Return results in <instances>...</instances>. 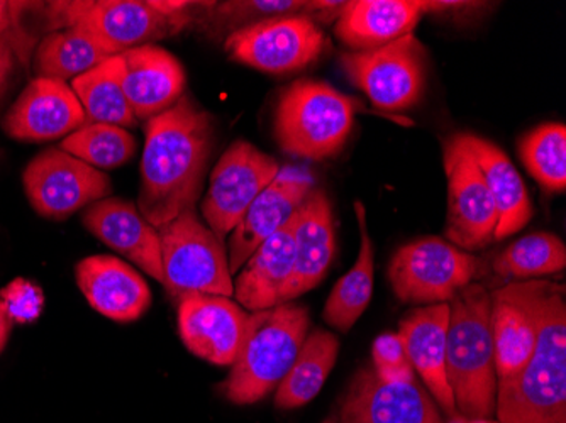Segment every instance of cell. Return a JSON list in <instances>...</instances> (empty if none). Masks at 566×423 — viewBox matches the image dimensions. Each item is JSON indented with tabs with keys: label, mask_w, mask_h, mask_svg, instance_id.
<instances>
[{
	"label": "cell",
	"mask_w": 566,
	"mask_h": 423,
	"mask_svg": "<svg viewBox=\"0 0 566 423\" xmlns=\"http://www.w3.org/2000/svg\"><path fill=\"white\" fill-rule=\"evenodd\" d=\"M120 84L138 120H149L184 97L186 70L171 53L157 44L133 47L117 55Z\"/></svg>",
	"instance_id": "d6986e66"
},
{
	"label": "cell",
	"mask_w": 566,
	"mask_h": 423,
	"mask_svg": "<svg viewBox=\"0 0 566 423\" xmlns=\"http://www.w3.org/2000/svg\"><path fill=\"white\" fill-rule=\"evenodd\" d=\"M145 136L138 209L153 228L161 229L196 205L214 124L184 95L174 107L146 120Z\"/></svg>",
	"instance_id": "6da1fadb"
},
{
	"label": "cell",
	"mask_w": 566,
	"mask_h": 423,
	"mask_svg": "<svg viewBox=\"0 0 566 423\" xmlns=\"http://www.w3.org/2000/svg\"><path fill=\"white\" fill-rule=\"evenodd\" d=\"M275 158L248 141H237L226 149L216 165L202 215L208 228L224 240L250 209L254 199L279 177Z\"/></svg>",
	"instance_id": "7c38bea8"
},
{
	"label": "cell",
	"mask_w": 566,
	"mask_h": 423,
	"mask_svg": "<svg viewBox=\"0 0 566 423\" xmlns=\"http://www.w3.org/2000/svg\"><path fill=\"white\" fill-rule=\"evenodd\" d=\"M109 59H113L109 51L88 31L73 25L41 41L34 55V72L43 78L73 81Z\"/></svg>",
	"instance_id": "f1b7e54d"
},
{
	"label": "cell",
	"mask_w": 566,
	"mask_h": 423,
	"mask_svg": "<svg viewBox=\"0 0 566 423\" xmlns=\"http://www.w3.org/2000/svg\"><path fill=\"white\" fill-rule=\"evenodd\" d=\"M339 423H443V416L416 381L385 383L374 368H364L343 394Z\"/></svg>",
	"instance_id": "2e32d148"
},
{
	"label": "cell",
	"mask_w": 566,
	"mask_h": 423,
	"mask_svg": "<svg viewBox=\"0 0 566 423\" xmlns=\"http://www.w3.org/2000/svg\"><path fill=\"white\" fill-rule=\"evenodd\" d=\"M12 322L6 314L4 305L0 302V352L4 351L6 343L9 340V334H11Z\"/></svg>",
	"instance_id": "ab89813d"
},
{
	"label": "cell",
	"mask_w": 566,
	"mask_h": 423,
	"mask_svg": "<svg viewBox=\"0 0 566 423\" xmlns=\"http://www.w3.org/2000/svg\"><path fill=\"white\" fill-rule=\"evenodd\" d=\"M85 124L84 107L66 82L36 76L6 114L2 129L18 141L43 142L66 138Z\"/></svg>",
	"instance_id": "e0dca14e"
},
{
	"label": "cell",
	"mask_w": 566,
	"mask_h": 423,
	"mask_svg": "<svg viewBox=\"0 0 566 423\" xmlns=\"http://www.w3.org/2000/svg\"><path fill=\"white\" fill-rule=\"evenodd\" d=\"M308 329L307 307L294 302L251 311L240 352L222 383L226 399L234 405L266 399L287 377Z\"/></svg>",
	"instance_id": "277c9868"
},
{
	"label": "cell",
	"mask_w": 566,
	"mask_h": 423,
	"mask_svg": "<svg viewBox=\"0 0 566 423\" xmlns=\"http://www.w3.org/2000/svg\"><path fill=\"white\" fill-rule=\"evenodd\" d=\"M0 302L12 324H31L40 319L44 310L41 286L25 278H15L0 289Z\"/></svg>",
	"instance_id": "d590c367"
},
{
	"label": "cell",
	"mask_w": 566,
	"mask_h": 423,
	"mask_svg": "<svg viewBox=\"0 0 566 423\" xmlns=\"http://www.w3.org/2000/svg\"><path fill=\"white\" fill-rule=\"evenodd\" d=\"M424 15V0H352L343 6L334 34L353 53L377 50L412 33Z\"/></svg>",
	"instance_id": "cb8c5ba5"
},
{
	"label": "cell",
	"mask_w": 566,
	"mask_h": 423,
	"mask_svg": "<svg viewBox=\"0 0 566 423\" xmlns=\"http://www.w3.org/2000/svg\"><path fill=\"white\" fill-rule=\"evenodd\" d=\"M444 173L448 180V243L473 253L494 241L499 212L486 187L482 171L469 152L461 148L457 136L444 141Z\"/></svg>",
	"instance_id": "4fadbf2b"
},
{
	"label": "cell",
	"mask_w": 566,
	"mask_h": 423,
	"mask_svg": "<svg viewBox=\"0 0 566 423\" xmlns=\"http://www.w3.org/2000/svg\"><path fill=\"white\" fill-rule=\"evenodd\" d=\"M499 423H566V292L545 279L537 337L516 377L499 381Z\"/></svg>",
	"instance_id": "7a4b0ae2"
},
{
	"label": "cell",
	"mask_w": 566,
	"mask_h": 423,
	"mask_svg": "<svg viewBox=\"0 0 566 423\" xmlns=\"http://www.w3.org/2000/svg\"><path fill=\"white\" fill-rule=\"evenodd\" d=\"M543 288L545 279H527L507 283L491 294L497 383L516 377L533 355Z\"/></svg>",
	"instance_id": "5bb4252c"
},
{
	"label": "cell",
	"mask_w": 566,
	"mask_h": 423,
	"mask_svg": "<svg viewBox=\"0 0 566 423\" xmlns=\"http://www.w3.org/2000/svg\"><path fill=\"white\" fill-rule=\"evenodd\" d=\"M450 304L426 305L403 315L397 336L402 340L407 358L421 377L434 402L457 416L453 393L447 378V332Z\"/></svg>",
	"instance_id": "7402d4cb"
},
{
	"label": "cell",
	"mask_w": 566,
	"mask_h": 423,
	"mask_svg": "<svg viewBox=\"0 0 566 423\" xmlns=\"http://www.w3.org/2000/svg\"><path fill=\"white\" fill-rule=\"evenodd\" d=\"M28 2H6L0 0V40H9L12 30L18 31L19 14L30 8ZM12 44V43H11Z\"/></svg>",
	"instance_id": "74e56055"
},
{
	"label": "cell",
	"mask_w": 566,
	"mask_h": 423,
	"mask_svg": "<svg viewBox=\"0 0 566 423\" xmlns=\"http://www.w3.org/2000/svg\"><path fill=\"white\" fill-rule=\"evenodd\" d=\"M326 43V36L314 19L282 15L234 31L226 38L224 47L237 62L282 75L316 62Z\"/></svg>",
	"instance_id": "8fae6325"
},
{
	"label": "cell",
	"mask_w": 566,
	"mask_h": 423,
	"mask_svg": "<svg viewBox=\"0 0 566 423\" xmlns=\"http://www.w3.org/2000/svg\"><path fill=\"white\" fill-rule=\"evenodd\" d=\"M70 87L84 107L87 124H111L124 129L138 126V119L120 84V63L117 56L76 76Z\"/></svg>",
	"instance_id": "f546056e"
},
{
	"label": "cell",
	"mask_w": 566,
	"mask_h": 423,
	"mask_svg": "<svg viewBox=\"0 0 566 423\" xmlns=\"http://www.w3.org/2000/svg\"><path fill=\"white\" fill-rule=\"evenodd\" d=\"M345 2H305V0H253V2H208L209 24L212 31L243 30L248 25L266 19L282 18V15H307L314 21L329 22L331 19H338ZM228 34V36H229Z\"/></svg>",
	"instance_id": "4dcf8cb0"
},
{
	"label": "cell",
	"mask_w": 566,
	"mask_h": 423,
	"mask_svg": "<svg viewBox=\"0 0 566 423\" xmlns=\"http://www.w3.org/2000/svg\"><path fill=\"white\" fill-rule=\"evenodd\" d=\"M22 183L33 209L51 221H65L113 193L104 171L59 148L46 149L31 160Z\"/></svg>",
	"instance_id": "30bf717a"
},
{
	"label": "cell",
	"mask_w": 566,
	"mask_h": 423,
	"mask_svg": "<svg viewBox=\"0 0 566 423\" xmlns=\"http://www.w3.org/2000/svg\"><path fill=\"white\" fill-rule=\"evenodd\" d=\"M339 355V340L323 329L308 330L287 377L276 388L275 406L294 410L316 399Z\"/></svg>",
	"instance_id": "83f0119b"
},
{
	"label": "cell",
	"mask_w": 566,
	"mask_h": 423,
	"mask_svg": "<svg viewBox=\"0 0 566 423\" xmlns=\"http://www.w3.org/2000/svg\"><path fill=\"white\" fill-rule=\"evenodd\" d=\"M339 63L377 109H410L424 94L428 56L415 33L377 50L343 53Z\"/></svg>",
	"instance_id": "9c48e42d"
},
{
	"label": "cell",
	"mask_w": 566,
	"mask_h": 423,
	"mask_svg": "<svg viewBox=\"0 0 566 423\" xmlns=\"http://www.w3.org/2000/svg\"><path fill=\"white\" fill-rule=\"evenodd\" d=\"M447 378L457 412L465 419H489L495 412L497 373L491 329V294L470 283L450 300Z\"/></svg>",
	"instance_id": "3957f363"
},
{
	"label": "cell",
	"mask_w": 566,
	"mask_h": 423,
	"mask_svg": "<svg viewBox=\"0 0 566 423\" xmlns=\"http://www.w3.org/2000/svg\"><path fill=\"white\" fill-rule=\"evenodd\" d=\"M15 68V50L11 41L0 40V95L4 94Z\"/></svg>",
	"instance_id": "f35d334b"
},
{
	"label": "cell",
	"mask_w": 566,
	"mask_h": 423,
	"mask_svg": "<svg viewBox=\"0 0 566 423\" xmlns=\"http://www.w3.org/2000/svg\"><path fill=\"white\" fill-rule=\"evenodd\" d=\"M295 219L254 251L237 273L234 297L247 311L266 310L283 304L295 266Z\"/></svg>",
	"instance_id": "d4e9b609"
},
{
	"label": "cell",
	"mask_w": 566,
	"mask_h": 423,
	"mask_svg": "<svg viewBox=\"0 0 566 423\" xmlns=\"http://www.w3.org/2000/svg\"><path fill=\"white\" fill-rule=\"evenodd\" d=\"M355 212L361 232L359 254L353 268L331 289L323 311L324 320L342 332H348L358 322L359 317L370 305L374 294V244L368 235L367 209L359 200L355 202Z\"/></svg>",
	"instance_id": "4316f807"
},
{
	"label": "cell",
	"mask_w": 566,
	"mask_h": 423,
	"mask_svg": "<svg viewBox=\"0 0 566 423\" xmlns=\"http://www.w3.org/2000/svg\"><path fill=\"white\" fill-rule=\"evenodd\" d=\"M483 275V261L441 237H422L400 247L389 264L394 294L403 304H450Z\"/></svg>",
	"instance_id": "ba28073f"
},
{
	"label": "cell",
	"mask_w": 566,
	"mask_h": 423,
	"mask_svg": "<svg viewBox=\"0 0 566 423\" xmlns=\"http://www.w3.org/2000/svg\"><path fill=\"white\" fill-rule=\"evenodd\" d=\"M190 12L167 14L155 2L142 0H94V2H51V30L84 28L102 46L117 56L133 47L146 46L186 30Z\"/></svg>",
	"instance_id": "8992f818"
},
{
	"label": "cell",
	"mask_w": 566,
	"mask_h": 423,
	"mask_svg": "<svg viewBox=\"0 0 566 423\" xmlns=\"http://www.w3.org/2000/svg\"><path fill=\"white\" fill-rule=\"evenodd\" d=\"M355 116V98L324 82L304 78L280 95L273 130L282 151L323 161L345 148Z\"/></svg>",
	"instance_id": "5b68a950"
},
{
	"label": "cell",
	"mask_w": 566,
	"mask_h": 423,
	"mask_svg": "<svg viewBox=\"0 0 566 423\" xmlns=\"http://www.w3.org/2000/svg\"><path fill=\"white\" fill-rule=\"evenodd\" d=\"M458 142L469 152L485 178L499 212L494 241L505 240L526 228L533 218V203L524 187L523 178L509 160L507 155L489 139L472 133H458Z\"/></svg>",
	"instance_id": "484cf974"
},
{
	"label": "cell",
	"mask_w": 566,
	"mask_h": 423,
	"mask_svg": "<svg viewBox=\"0 0 566 423\" xmlns=\"http://www.w3.org/2000/svg\"><path fill=\"white\" fill-rule=\"evenodd\" d=\"M250 311L231 297L189 294L178 298V330L197 358L231 366L240 352Z\"/></svg>",
	"instance_id": "9a60e30c"
},
{
	"label": "cell",
	"mask_w": 566,
	"mask_h": 423,
	"mask_svg": "<svg viewBox=\"0 0 566 423\" xmlns=\"http://www.w3.org/2000/svg\"><path fill=\"white\" fill-rule=\"evenodd\" d=\"M164 286L178 300L184 295L233 297V275L222 240L189 209L158 229Z\"/></svg>",
	"instance_id": "52a82bcc"
},
{
	"label": "cell",
	"mask_w": 566,
	"mask_h": 423,
	"mask_svg": "<svg viewBox=\"0 0 566 423\" xmlns=\"http://www.w3.org/2000/svg\"><path fill=\"white\" fill-rule=\"evenodd\" d=\"M76 285L98 314L116 322L142 319L151 307V289L133 268L107 254L85 257L75 266Z\"/></svg>",
	"instance_id": "44dd1931"
},
{
	"label": "cell",
	"mask_w": 566,
	"mask_h": 423,
	"mask_svg": "<svg viewBox=\"0 0 566 423\" xmlns=\"http://www.w3.org/2000/svg\"><path fill=\"white\" fill-rule=\"evenodd\" d=\"M314 189L307 171L287 168L260 193L229 237V272L237 276L248 257L291 221L305 197Z\"/></svg>",
	"instance_id": "ac0fdd59"
},
{
	"label": "cell",
	"mask_w": 566,
	"mask_h": 423,
	"mask_svg": "<svg viewBox=\"0 0 566 423\" xmlns=\"http://www.w3.org/2000/svg\"><path fill=\"white\" fill-rule=\"evenodd\" d=\"M486 2H426L424 0V12L431 14V12H438V14H454V18L460 15H472L475 14L480 9H486Z\"/></svg>",
	"instance_id": "8d00e7d4"
},
{
	"label": "cell",
	"mask_w": 566,
	"mask_h": 423,
	"mask_svg": "<svg viewBox=\"0 0 566 423\" xmlns=\"http://www.w3.org/2000/svg\"><path fill=\"white\" fill-rule=\"evenodd\" d=\"M60 149L97 170H116L135 156L136 139L124 127L85 124L66 136Z\"/></svg>",
	"instance_id": "836d02e7"
},
{
	"label": "cell",
	"mask_w": 566,
	"mask_h": 423,
	"mask_svg": "<svg viewBox=\"0 0 566 423\" xmlns=\"http://www.w3.org/2000/svg\"><path fill=\"white\" fill-rule=\"evenodd\" d=\"M294 219V275L283 292V304L316 288L326 278L336 254L333 207L324 190H311Z\"/></svg>",
	"instance_id": "603a6c76"
},
{
	"label": "cell",
	"mask_w": 566,
	"mask_h": 423,
	"mask_svg": "<svg viewBox=\"0 0 566 423\" xmlns=\"http://www.w3.org/2000/svg\"><path fill=\"white\" fill-rule=\"evenodd\" d=\"M375 374L385 383L402 384L412 383L415 369L410 366L403 349L402 340L397 334H381L371 346Z\"/></svg>",
	"instance_id": "e575fe53"
},
{
	"label": "cell",
	"mask_w": 566,
	"mask_h": 423,
	"mask_svg": "<svg viewBox=\"0 0 566 423\" xmlns=\"http://www.w3.org/2000/svg\"><path fill=\"white\" fill-rule=\"evenodd\" d=\"M323 423H338V422H336V420H334V419H327L326 422H323Z\"/></svg>",
	"instance_id": "60d3db41"
},
{
	"label": "cell",
	"mask_w": 566,
	"mask_h": 423,
	"mask_svg": "<svg viewBox=\"0 0 566 423\" xmlns=\"http://www.w3.org/2000/svg\"><path fill=\"white\" fill-rule=\"evenodd\" d=\"M82 224L111 250L164 285L160 234L135 203L119 197L98 200L84 210Z\"/></svg>",
	"instance_id": "ffe728a7"
},
{
	"label": "cell",
	"mask_w": 566,
	"mask_h": 423,
	"mask_svg": "<svg viewBox=\"0 0 566 423\" xmlns=\"http://www.w3.org/2000/svg\"><path fill=\"white\" fill-rule=\"evenodd\" d=\"M566 266L565 243L549 232H534L511 244L494 261V272L514 282L556 275Z\"/></svg>",
	"instance_id": "1f68e13d"
},
{
	"label": "cell",
	"mask_w": 566,
	"mask_h": 423,
	"mask_svg": "<svg viewBox=\"0 0 566 423\" xmlns=\"http://www.w3.org/2000/svg\"><path fill=\"white\" fill-rule=\"evenodd\" d=\"M520 156L531 177L548 193L566 189V127L543 124L520 141Z\"/></svg>",
	"instance_id": "d6a6232c"
}]
</instances>
